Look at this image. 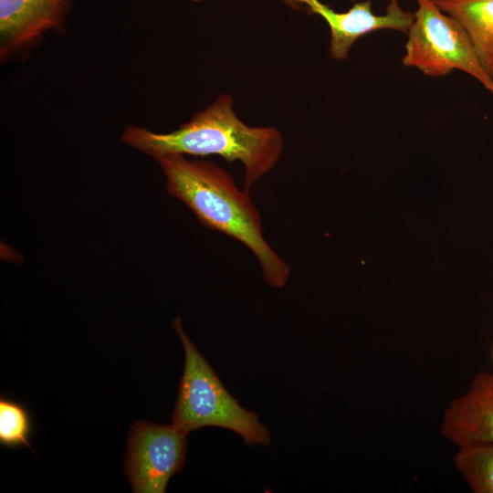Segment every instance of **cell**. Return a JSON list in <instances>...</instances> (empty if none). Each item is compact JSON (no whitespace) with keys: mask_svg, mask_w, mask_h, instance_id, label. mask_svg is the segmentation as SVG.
<instances>
[{"mask_svg":"<svg viewBox=\"0 0 493 493\" xmlns=\"http://www.w3.org/2000/svg\"><path fill=\"white\" fill-rule=\"evenodd\" d=\"M162 168L169 194L182 201L199 222L247 246L256 256L262 277L281 288L291 269L267 242L261 217L247 190L236 187L233 177L216 163L191 161L182 154L154 158Z\"/></svg>","mask_w":493,"mask_h":493,"instance_id":"cell-1","label":"cell"},{"mask_svg":"<svg viewBox=\"0 0 493 493\" xmlns=\"http://www.w3.org/2000/svg\"><path fill=\"white\" fill-rule=\"evenodd\" d=\"M290 5H305L320 16L330 30V54L335 60L348 58L349 52L361 37L381 29H392L407 34L414 16L404 10L397 0H390L383 15H375L371 0L354 4L346 12H336L320 0H285Z\"/></svg>","mask_w":493,"mask_h":493,"instance_id":"cell-6","label":"cell"},{"mask_svg":"<svg viewBox=\"0 0 493 493\" xmlns=\"http://www.w3.org/2000/svg\"><path fill=\"white\" fill-rule=\"evenodd\" d=\"M441 432L459 447L493 444V372L477 373L468 391L451 402Z\"/></svg>","mask_w":493,"mask_h":493,"instance_id":"cell-8","label":"cell"},{"mask_svg":"<svg viewBox=\"0 0 493 493\" xmlns=\"http://www.w3.org/2000/svg\"><path fill=\"white\" fill-rule=\"evenodd\" d=\"M418 7L407 33L402 63L428 77L461 70L477 79L493 95V79L481 66L461 24L434 0H416Z\"/></svg>","mask_w":493,"mask_h":493,"instance_id":"cell-4","label":"cell"},{"mask_svg":"<svg viewBox=\"0 0 493 493\" xmlns=\"http://www.w3.org/2000/svg\"><path fill=\"white\" fill-rule=\"evenodd\" d=\"M73 0H0L1 61L26 53L64 25Z\"/></svg>","mask_w":493,"mask_h":493,"instance_id":"cell-7","label":"cell"},{"mask_svg":"<svg viewBox=\"0 0 493 493\" xmlns=\"http://www.w3.org/2000/svg\"><path fill=\"white\" fill-rule=\"evenodd\" d=\"M492 356H493V351H492Z\"/></svg>","mask_w":493,"mask_h":493,"instance_id":"cell-13","label":"cell"},{"mask_svg":"<svg viewBox=\"0 0 493 493\" xmlns=\"http://www.w3.org/2000/svg\"><path fill=\"white\" fill-rule=\"evenodd\" d=\"M434 1L461 24L481 66L493 79V0Z\"/></svg>","mask_w":493,"mask_h":493,"instance_id":"cell-9","label":"cell"},{"mask_svg":"<svg viewBox=\"0 0 493 493\" xmlns=\"http://www.w3.org/2000/svg\"><path fill=\"white\" fill-rule=\"evenodd\" d=\"M454 463L475 493H493V444L459 447Z\"/></svg>","mask_w":493,"mask_h":493,"instance_id":"cell-10","label":"cell"},{"mask_svg":"<svg viewBox=\"0 0 493 493\" xmlns=\"http://www.w3.org/2000/svg\"><path fill=\"white\" fill-rule=\"evenodd\" d=\"M173 327L182 341L184 367L180 380L173 425L188 434L205 426L231 430L250 446H268L270 434L257 413L246 410L228 393L219 377L185 334L181 318Z\"/></svg>","mask_w":493,"mask_h":493,"instance_id":"cell-3","label":"cell"},{"mask_svg":"<svg viewBox=\"0 0 493 493\" xmlns=\"http://www.w3.org/2000/svg\"><path fill=\"white\" fill-rule=\"evenodd\" d=\"M194 2H200V1H203V0H192Z\"/></svg>","mask_w":493,"mask_h":493,"instance_id":"cell-12","label":"cell"},{"mask_svg":"<svg viewBox=\"0 0 493 493\" xmlns=\"http://www.w3.org/2000/svg\"><path fill=\"white\" fill-rule=\"evenodd\" d=\"M233 99L219 96L210 106L193 115L178 129L166 133L129 126L121 140L153 158L164 154L218 155L245 168L244 187L249 190L278 162L284 141L273 127H250L233 110Z\"/></svg>","mask_w":493,"mask_h":493,"instance_id":"cell-2","label":"cell"},{"mask_svg":"<svg viewBox=\"0 0 493 493\" xmlns=\"http://www.w3.org/2000/svg\"><path fill=\"white\" fill-rule=\"evenodd\" d=\"M30 419L26 410L18 403L1 397L0 399V443L16 447L29 444Z\"/></svg>","mask_w":493,"mask_h":493,"instance_id":"cell-11","label":"cell"},{"mask_svg":"<svg viewBox=\"0 0 493 493\" xmlns=\"http://www.w3.org/2000/svg\"><path fill=\"white\" fill-rule=\"evenodd\" d=\"M187 434L173 425L139 421L132 425L124 471L135 493H163L185 463Z\"/></svg>","mask_w":493,"mask_h":493,"instance_id":"cell-5","label":"cell"}]
</instances>
